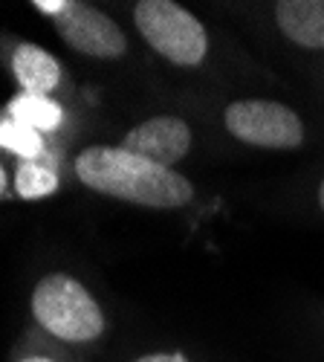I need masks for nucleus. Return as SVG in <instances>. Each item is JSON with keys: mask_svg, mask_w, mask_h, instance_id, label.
<instances>
[{"mask_svg": "<svg viewBox=\"0 0 324 362\" xmlns=\"http://www.w3.org/2000/svg\"><path fill=\"white\" fill-rule=\"evenodd\" d=\"M136 362H188L183 354H148V356H139Z\"/></svg>", "mask_w": 324, "mask_h": 362, "instance_id": "nucleus-13", "label": "nucleus"}, {"mask_svg": "<svg viewBox=\"0 0 324 362\" xmlns=\"http://www.w3.org/2000/svg\"><path fill=\"white\" fill-rule=\"evenodd\" d=\"M232 136L255 148H299L304 142V122L299 113L272 99H241L223 113Z\"/></svg>", "mask_w": 324, "mask_h": 362, "instance_id": "nucleus-4", "label": "nucleus"}, {"mask_svg": "<svg viewBox=\"0 0 324 362\" xmlns=\"http://www.w3.org/2000/svg\"><path fill=\"white\" fill-rule=\"evenodd\" d=\"M32 6H35L38 12H44V15H52V18H58L61 12H67L70 0H35Z\"/></svg>", "mask_w": 324, "mask_h": 362, "instance_id": "nucleus-12", "label": "nucleus"}, {"mask_svg": "<svg viewBox=\"0 0 324 362\" xmlns=\"http://www.w3.org/2000/svg\"><path fill=\"white\" fill-rule=\"evenodd\" d=\"M133 23L148 47L168 58L171 64L197 67L209 52L205 26L188 9L171 0H139L133 6Z\"/></svg>", "mask_w": 324, "mask_h": 362, "instance_id": "nucleus-3", "label": "nucleus"}, {"mask_svg": "<svg viewBox=\"0 0 324 362\" xmlns=\"http://www.w3.org/2000/svg\"><path fill=\"white\" fill-rule=\"evenodd\" d=\"M55 29L73 49L93 58H119L128 49L122 29L87 4H70L67 12L55 18Z\"/></svg>", "mask_w": 324, "mask_h": 362, "instance_id": "nucleus-5", "label": "nucleus"}, {"mask_svg": "<svg viewBox=\"0 0 324 362\" xmlns=\"http://www.w3.org/2000/svg\"><path fill=\"white\" fill-rule=\"evenodd\" d=\"M278 29L304 49H324V0H281L275 4Z\"/></svg>", "mask_w": 324, "mask_h": 362, "instance_id": "nucleus-7", "label": "nucleus"}, {"mask_svg": "<svg viewBox=\"0 0 324 362\" xmlns=\"http://www.w3.org/2000/svg\"><path fill=\"white\" fill-rule=\"evenodd\" d=\"M15 189L23 200L49 197L58 189V174L38 160H23L18 165V174H15Z\"/></svg>", "mask_w": 324, "mask_h": 362, "instance_id": "nucleus-10", "label": "nucleus"}, {"mask_svg": "<svg viewBox=\"0 0 324 362\" xmlns=\"http://www.w3.org/2000/svg\"><path fill=\"white\" fill-rule=\"evenodd\" d=\"M76 174L93 192L151 209H180L191 203L194 186L174 168L148 163L131 151L93 145L76 157Z\"/></svg>", "mask_w": 324, "mask_h": 362, "instance_id": "nucleus-1", "label": "nucleus"}, {"mask_svg": "<svg viewBox=\"0 0 324 362\" xmlns=\"http://www.w3.org/2000/svg\"><path fill=\"white\" fill-rule=\"evenodd\" d=\"M0 148L12 151L20 160H38L41 157V134L15 119L0 122Z\"/></svg>", "mask_w": 324, "mask_h": 362, "instance_id": "nucleus-11", "label": "nucleus"}, {"mask_svg": "<svg viewBox=\"0 0 324 362\" xmlns=\"http://www.w3.org/2000/svg\"><path fill=\"white\" fill-rule=\"evenodd\" d=\"M23 362H52V359H47V356H32V359H23Z\"/></svg>", "mask_w": 324, "mask_h": 362, "instance_id": "nucleus-16", "label": "nucleus"}, {"mask_svg": "<svg viewBox=\"0 0 324 362\" xmlns=\"http://www.w3.org/2000/svg\"><path fill=\"white\" fill-rule=\"evenodd\" d=\"M32 313L49 334L67 342H90L104 330V313L96 298L64 273H52L38 281Z\"/></svg>", "mask_w": 324, "mask_h": 362, "instance_id": "nucleus-2", "label": "nucleus"}, {"mask_svg": "<svg viewBox=\"0 0 324 362\" xmlns=\"http://www.w3.org/2000/svg\"><path fill=\"white\" fill-rule=\"evenodd\" d=\"M4 192H6V171L0 165V197H4Z\"/></svg>", "mask_w": 324, "mask_h": 362, "instance_id": "nucleus-14", "label": "nucleus"}, {"mask_svg": "<svg viewBox=\"0 0 324 362\" xmlns=\"http://www.w3.org/2000/svg\"><path fill=\"white\" fill-rule=\"evenodd\" d=\"M12 70L23 87V93H35V96H49V90H55L58 78H61L58 62L35 44H20L15 49Z\"/></svg>", "mask_w": 324, "mask_h": 362, "instance_id": "nucleus-8", "label": "nucleus"}, {"mask_svg": "<svg viewBox=\"0 0 324 362\" xmlns=\"http://www.w3.org/2000/svg\"><path fill=\"white\" fill-rule=\"evenodd\" d=\"M125 151L131 154L148 160V163H157L162 168H171L174 163H180L188 148H191V128L176 116H154L148 122L136 125L125 142H122Z\"/></svg>", "mask_w": 324, "mask_h": 362, "instance_id": "nucleus-6", "label": "nucleus"}, {"mask_svg": "<svg viewBox=\"0 0 324 362\" xmlns=\"http://www.w3.org/2000/svg\"><path fill=\"white\" fill-rule=\"evenodd\" d=\"M9 119L23 122L35 131H55L61 125L64 110L58 102H52L49 96H35V93H20L12 99L9 105Z\"/></svg>", "mask_w": 324, "mask_h": 362, "instance_id": "nucleus-9", "label": "nucleus"}, {"mask_svg": "<svg viewBox=\"0 0 324 362\" xmlns=\"http://www.w3.org/2000/svg\"><path fill=\"white\" fill-rule=\"evenodd\" d=\"M318 206H321V212H324V180H321V186H318Z\"/></svg>", "mask_w": 324, "mask_h": 362, "instance_id": "nucleus-15", "label": "nucleus"}]
</instances>
